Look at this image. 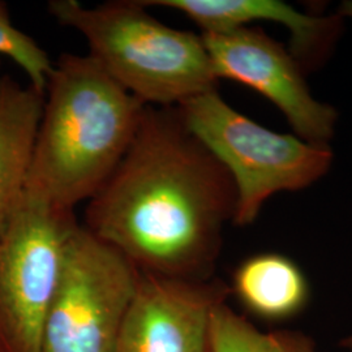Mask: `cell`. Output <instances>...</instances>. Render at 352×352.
Returning a JSON list of instances; mask_svg holds the SVG:
<instances>
[{
    "mask_svg": "<svg viewBox=\"0 0 352 352\" xmlns=\"http://www.w3.org/2000/svg\"><path fill=\"white\" fill-rule=\"evenodd\" d=\"M236 190L176 107L146 106L126 155L89 200L82 226L141 273L206 280Z\"/></svg>",
    "mask_w": 352,
    "mask_h": 352,
    "instance_id": "obj_1",
    "label": "cell"
},
{
    "mask_svg": "<svg viewBox=\"0 0 352 352\" xmlns=\"http://www.w3.org/2000/svg\"><path fill=\"white\" fill-rule=\"evenodd\" d=\"M146 106L89 55L63 54L49 77L26 196L74 212L126 155Z\"/></svg>",
    "mask_w": 352,
    "mask_h": 352,
    "instance_id": "obj_2",
    "label": "cell"
},
{
    "mask_svg": "<svg viewBox=\"0 0 352 352\" xmlns=\"http://www.w3.org/2000/svg\"><path fill=\"white\" fill-rule=\"evenodd\" d=\"M47 8L60 25L85 38L89 56L145 106L177 107L217 89L201 36L158 21L140 0L96 7L52 0Z\"/></svg>",
    "mask_w": 352,
    "mask_h": 352,
    "instance_id": "obj_3",
    "label": "cell"
},
{
    "mask_svg": "<svg viewBox=\"0 0 352 352\" xmlns=\"http://www.w3.org/2000/svg\"><path fill=\"white\" fill-rule=\"evenodd\" d=\"M176 109L231 176L236 190L235 225H251L273 195L311 187L333 164L329 145L260 126L231 107L217 89Z\"/></svg>",
    "mask_w": 352,
    "mask_h": 352,
    "instance_id": "obj_4",
    "label": "cell"
},
{
    "mask_svg": "<svg viewBox=\"0 0 352 352\" xmlns=\"http://www.w3.org/2000/svg\"><path fill=\"white\" fill-rule=\"evenodd\" d=\"M141 272L82 225L74 228L39 352H113Z\"/></svg>",
    "mask_w": 352,
    "mask_h": 352,
    "instance_id": "obj_5",
    "label": "cell"
},
{
    "mask_svg": "<svg viewBox=\"0 0 352 352\" xmlns=\"http://www.w3.org/2000/svg\"><path fill=\"white\" fill-rule=\"evenodd\" d=\"M75 214L24 195L0 230V338L6 352H39Z\"/></svg>",
    "mask_w": 352,
    "mask_h": 352,
    "instance_id": "obj_6",
    "label": "cell"
},
{
    "mask_svg": "<svg viewBox=\"0 0 352 352\" xmlns=\"http://www.w3.org/2000/svg\"><path fill=\"white\" fill-rule=\"evenodd\" d=\"M201 37L218 80L256 90L283 113L298 138L329 145L337 111L312 96L302 64L289 50L251 26Z\"/></svg>",
    "mask_w": 352,
    "mask_h": 352,
    "instance_id": "obj_7",
    "label": "cell"
},
{
    "mask_svg": "<svg viewBox=\"0 0 352 352\" xmlns=\"http://www.w3.org/2000/svg\"><path fill=\"white\" fill-rule=\"evenodd\" d=\"M226 286L141 273L113 352H208L214 308Z\"/></svg>",
    "mask_w": 352,
    "mask_h": 352,
    "instance_id": "obj_8",
    "label": "cell"
},
{
    "mask_svg": "<svg viewBox=\"0 0 352 352\" xmlns=\"http://www.w3.org/2000/svg\"><path fill=\"white\" fill-rule=\"evenodd\" d=\"M145 7L183 13L202 34H222L256 21H272L289 33V52L304 67L320 62L338 33L340 16L300 12L280 0H140Z\"/></svg>",
    "mask_w": 352,
    "mask_h": 352,
    "instance_id": "obj_9",
    "label": "cell"
},
{
    "mask_svg": "<svg viewBox=\"0 0 352 352\" xmlns=\"http://www.w3.org/2000/svg\"><path fill=\"white\" fill-rule=\"evenodd\" d=\"M45 93L0 76V230L25 195Z\"/></svg>",
    "mask_w": 352,
    "mask_h": 352,
    "instance_id": "obj_10",
    "label": "cell"
},
{
    "mask_svg": "<svg viewBox=\"0 0 352 352\" xmlns=\"http://www.w3.org/2000/svg\"><path fill=\"white\" fill-rule=\"evenodd\" d=\"M234 291L252 314L267 320L296 315L309 296L300 267L277 253L256 254L240 264L234 274Z\"/></svg>",
    "mask_w": 352,
    "mask_h": 352,
    "instance_id": "obj_11",
    "label": "cell"
},
{
    "mask_svg": "<svg viewBox=\"0 0 352 352\" xmlns=\"http://www.w3.org/2000/svg\"><path fill=\"white\" fill-rule=\"evenodd\" d=\"M208 352H320L314 342L296 331H261L226 302L214 308Z\"/></svg>",
    "mask_w": 352,
    "mask_h": 352,
    "instance_id": "obj_12",
    "label": "cell"
},
{
    "mask_svg": "<svg viewBox=\"0 0 352 352\" xmlns=\"http://www.w3.org/2000/svg\"><path fill=\"white\" fill-rule=\"evenodd\" d=\"M0 56L13 60L24 71L28 84L45 93L54 63L33 38L13 25L7 4L3 1H0Z\"/></svg>",
    "mask_w": 352,
    "mask_h": 352,
    "instance_id": "obj_13",
    "label": "cell"
},
{
    "mask_svg": "<svg viewBox=\"0 0 352 352\" xmlns=\"http://www.w3.org/2000/svg\"><path fill=\"white\" fill-rule=\"evenodd\" d=\"M340 17H349L352 20V0L343 1L340 7Z\"/></svg>",
    "mask_w": 352,
    "mask_h": 352,
    "instance_id": "obj_14",
    "label": "cell"
},
{
    "mask_svg": "<svg viewBox=\"0 0 352 352\" xmlns=\"http://www.w3.org/2000/svg\"><path fill=\"white\" fill-rule=\"evenodd\" d=\"M343 346L347 347V349L352 352V334L349 338H346V340H343Z\"/></svg>",
    "mask_w": 352,
    "mask_h": 352,
    "instance_id": "obj_15",
    "label": "cell"
},
{
    "mask_svg": "<svg viewBox=\"0 0 352 352\" xmlns=\"http://www.w3.org/2000/svg\"><path fill=\"white\" fill-rule=\"evenodd\" d=\"M0 352H6L4 351V347H3V342H1V338H0Z\"/></svg>",
    "mask_w": 352,
    "mask_h": 352,
    "instance_id": "obj_16",
    "label": "cell"
},
{
    "mask_svg": "<svg viewBox=\"0 0 352 352\" xmlns=\"http://www.w3.org/2000/svg\"><path fill=\"white\" fill-rule=\"evenodd\" d=\"M0 64H1V62H0Z\"/></svg>",
    "mask_w": 352,
    "mask_h": 352,
    "instance_id": "obj_17",
    "label": "cell"
}]
</instances>
